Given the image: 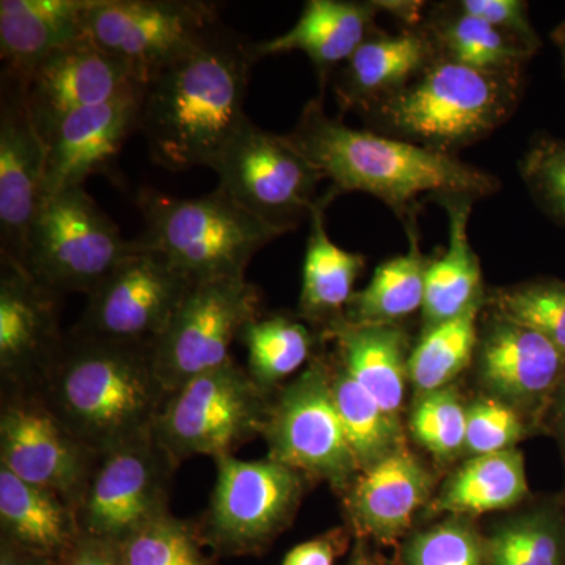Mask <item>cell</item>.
<instances>
[{
	"instance_id": "obj_1",
	"label": "cell",
	"mask_w": 565,
	"mask_h": 565,
	"mask_svg": "<svg viewBox=\"0 0 565 565\" xmlns=\"http://www.w3.org/2000/svg\"><path fill=\"white\" fill-rule=\"evenodd\" d=\"M256 57L253 43L221 24L143 85L139 131L152 162L184 172L210 167L243 125Z\"/></svg>"
},
{
	"instance_id": "obj_2",
	"label": "cell",
	"mask_w": 565,
	"mask_h": 565,
	"mask_svg": "<svg viewBox=\"0 0 565 565\" xmlns=\"http://www.w3.org/2000/svg\"><path fill=\"white\" fill-rule=\"evenodd\" d=\"M285 139L313 163L326 180L330 202L349 192H363L385 203L407 223L418 214V199L465 196L479 200L500 191L492 173L463 162L455 154L345 125L323 109L321 99L303 107L299 121Z\"/></svg>"
},
{
	"instance_id": "obj_3",
	"label": "cell",
	"mask_w": 565,
	"mask_h": 565,
	"mask_svg": "<svg viewBox=\"0 0 565 565\" xmlns=\"http://www.w3.org/2000/svg\"><path fill=\"white\" fill-rule=\"evenodd\" d=\"M40 390L71 433L98 455L150 434L169 394L156 373L152 343L74 333Z\"/></svg>"
},
{
	"instance_id": "obj_4",
	"label": "cell",
	"mask_w": 565,
	"mask_h": 565,
	"mask_svg": "<svg viewBox=\"0 0 565 565\" xmlns=\"http://www.w3.org/2000/svg\"><path fill=\"white\" fill-rule=\"evenodd\" d=\"M525 74H490L438 57L404 90L362 117L371 131L455 154L484 140L514 114Z\"/></svg>"
},
{
	"instance_id": "obj_5",
	"label": "cell",
	"mask_w": 565,
	"mask_h": 565,
	"mask_svg": "<svg viewBox=\"0 0 565 565\" xmlns=\"http://www.w3.org/2000/svg\"><path fill=\"white\" fill-rule=\"evenodd\" d=\"M136 203L145 222L137 243L161 253L192 282L245 277L253 256L285 234L218 189L199 199L140 189Z\"/></svg>"
},
{
	"instance_id": "obj_6",
	"label": "cell",
	"mask_w": 565,
	"mask_h": 565,
	"mask_svg": "<svg viewBox=\"0 0 565 565\" xmlns=\"http://www.w3.org/2000/svg\"><path fill=\"white\" fill-rule=\"evenodd\" d=\"M274 393L256 385L233 356L167 394L152 438L178 467L195 456H234L263 437Z\"/></svg>"
},
{
	"instance_id": "obj_7",
	"label": "cell",
	"mask_w": 565,
	"mask_h": 565,
	"mask_svg": "<svg viewBox=\"0 0 565 565\" xmlns=\"http://www.w3.org/2000/svg\"><path fill=\"white\" fill-rule=\"evenodd\" d=\"M214 490L196 520L200 539L212 555L262 556L296 520L310 479L266 457L214 459Z\"/></svg>"
},
{
	"instance_id": "obj_8",
	"label": "cell",
	"mask_w": 565,
	"mask_h": 565,
	"mask_svg": "<svg viewBox=\"0 0 565 565\" xmlns=\"http://www.w3.org/2000/svg\"><path fill=\"white\" fill-rule=\"evenodd\" d=\"M134 248L84 188H71L41 203L21 267L58 296H88Z\"/></svg>"
},
{
	"instance_id": "obj_9",
	"label": "cell",
	"mask_w": 565,
	"mask_h": 565,
	"mask_svg": "<svg viewBox=\"0 0 565 565\" xmlns=\"http://www.w3.org/2000/svg\"><path fill=\"white\" fill-rule=\"evenodd\" d=\"M327 345V344H326ZM326 345L313 362L273 396L263 438L267 457L343 497L360 475L334 404Z\"/></svg>"
},
{
	"instance_id": "obj_10",
	"label": "cell",
	"mask_w": 565,
	"mask_h": 565,
	"mask_svg": "<svg viewBox=\"0 0 565 565\" xmlns=\"http://www.w3.org/2000/svg\"><path fill=\"white\" fill-rule=\"evenodd\" d=\"M211 169L218 191L267 225L291 233L321 196L318 169L285 139L245 118Z\"/></svg>"
},
{
	"instance_id": "obj_11",
	"label": "cell",
	"mask_w": 565,
	"mask_h": 565,
	"mask_svg": "<svg viewBox=\"0 0 565 565\" xmlns=\"http://www.w3.org/2000/svg\"><path fill=\"white\" fill-rule=\"evenodd\" d=\"M221 24L206 0H93L85 32L145 85Z\"/></svg>"
},
{
	"instance_id": "obj_12",
	"label": "cell",
	"mask_w": 565,
	"mask_h": 565,
	"mask_svg": "<svg viewBox=\"0 0 565 565\" xmlns=\"http://www.w3.org/2000/svg\"><path fill=\"white\" fill-rule=\"evenodd\" d=\"M262 315V294L247 278L193 282L172 321L152 343L167 392L233 359L244 327Z\"/></svg>"
},
{
	"instance_id": "obj_13",
	"label": "cell",
	"mask_w": 565,
	"mask_h": 565,
	"mask_svg": "<svg viewBox=\"0 0 565 565\" xmlns=\"http://www.w3.org/2000/svg\"><path fill=\"white\" fill-rule=\"evenodd\" d=\"M177 468L151 433L99 455L77 505L81 534L121 545L170 512Z\"/></svg>"
},
{
	"instance_id": "obj_14",
	"label": "cell",
	"mask_w": 565,
	"mask_h": 565,
	"mask_svg": "<svg viewBox=\"0 0 565 565\" xmlns=\"http://www.w3.org/2000/svg\"><path fill=\"white\" fill-rule=\"evenodd\" d=\"M136 248L87 296L73 333L126 343H154L193 282L166 256Z\"/></svg>"
},
{
	"instance_id": "obj_15",
	"label": "cell",
	"mask_w": 565,
	"mask_h": 565,
	"mask_svg": "<svg viewBox=\"0 0 565 565\" xmlns=\"http://www.w3.org/2000/svg\"><path fill=\"white\" fill-rule=\"evenodd\" d=\"M98 457L71 433L41 390L3 392L0 467L61 494L77 511Z\"/></svg>"
},
{
	"instance_id": "obj_16",
	"label": "cell",
	"mask_w": 565,
	"mask_h": 565,
	"mask_svg": "<svg viewBox=\"0 0 565 565\" xmlns=\"http://www.w3.org/2000/svg\"><path fill=\"white\" fill-rule=\"evenodd\" d=\"M470 370L479 394L511 405L535 434L544 435L546 411L565 379V355L559 349L486 307Z\"/></svg>"
},
{
	"instance_id": "obj_17",
	"label": "cell",
	"mask_w": 565,
	"mask_h": 565,
	"mask_svg": "<svg viewBox=\"0 0 565 565\" xmlns=\"http://www.w3.org/2000/svg\"><path fill=\"white\" fill-rule=\"evenodd\" d=\"M58 294L41 286L21 266L0 270V375L3 392L40 390L65 345Z\"/></svg>"
},
{
	"instance_id": "obj_18",
	"label": "cell",
	"mask_w": 565,
	"mask_h": 565,
	"mask_svg": "<svg viewBox=\"0 0 565 565\" xmlns=\"http://www.w3.org/2000/svg\"><path fill=\"white\" fill-rule=\"evenodd\" d=\"M47 147L33 125L24 84L2 77L0 96V244L2 262L22 266L43 203Z\"/></svg>"
},
{
	"instance_id": "obj_19",
	"label": "cell",
	"mask_w": 565,
	"mask_h": 565,
	"mask_svg": "<svg viewBox=\"0 0 565 565\" xmlns=\"http://www.w3.org/2000/svg\"><path fill=\"white\" fill-rule=\"evenodd\" d=\"M437 478L408 446L356 476L341 497L353 537L399 546L433 503Z\"/></svg>"
},
{
	"instance_id": "obj_20",
	"label": "cell",
	"mask_w": 565,
	"mask_h": 565,
	"mask_svg": "<svg viewBox=\"0 0 565 565\" xmlns=\"http://www.w3.org/2000/svg\"><path fill=\"white\" fill-rule=\"evenodd\" d=\"M132 71L87 35L51 54L25 82L33 125L46 143L58 122L74 111L114 102L139 87Z\"/></svg>"
},
{
	"instance_id": "obj_21",
	"label": "cell",
	"mask_w": 565,
	"mask_h": 565,
	"mask_svg": "<svg viewBox=\"0 0 565 565\" xmlns=\"http://www.w3.org/2000/svg\"><path fill=\"white\" fill-rule=\"evenodd\" d=\"M143 85L114 102L74 111L46 139L43 202L71 188H84L93 174L114 170L122 145L139 131Z\"/></svg>"
},
{
	"instance_id": "obj_22",
	"label": "cell",
	"mask_w": 565,
	"mask_h": 565,
	"mask_svg": "<svg viewBox=\"0 0 565 565\" xmlns=\"http://www.w3.org/2000/svg\"><path fill=\"white\" fill-rule=\"evenodd\" d=\"M438 57L437 47L423 25L397 33L377 29L333 74L341 114H363L374 104L404 90Z\"/></svg>"
},
{
	"instance_id": "obj_23",
	"label": "cell",
	"mask_w": 565,
	"mask_h": 565,
	"mask_svg": "<svg viewBox=\"0 0 565 565\" xmlns=\"http://www.w3.org/2000/svg\"><path fill=\"white\" fill-rule=\"evenodd\" d=\"M382 13H388V0H308L288 32L253 43V52L256 61L282 52H305L323 88L360 44L377 31L375 20Z\"/></svg>"
},
{
	"instance_id": "obj_24",
	"label": "cell",
	"mask_w": 565,
	"mask_h": 565,
	"mask_svg": "<svg viewBox=\"0 0 565 565\" xmlns=\"http://www.w3.org/2000/svg\"><path fill=\"white\" fill-rule=\"evenodd\" d=\"M93 0H2V77L25 84L55 51L87 35Z\"/></svg>"
},
{
	"instance_id": "obj_25",
	"label": "cell",
	"mask_w": 565,
	"mask_h": 565,
	"mask_svg": "<svg viewBox=\"0 0 565 565\" xmlns=\"http://www.w3.org/2000/svg\"><path fill=\"white\" fill-rule=\"evenodd\" d=\"M322 334L353 381L388 414L401 418L405 388L411 384L407 330L401 323H351L343 318Z\"/></svg>"
},
{
	"instance_id": "obj_26",
	"label": "cell",
	"mask_w": 565,
	"mask_h": 565,
	"mask_svg": "<svg viewBox=\"0 0 565 565\" xmlns=\"http://www.w3.org/2000/svg\"><path fill=\"white\" fill-rule=\"evenodd\" d=\"M525 456L519 448L497 455L467 457L438 486L426 519L463 515L479 519L509 512L531 500Z\"/></svg>"
},
{
	"instance_id": "obj_27",
	"label": "cell",
	"mask_w": 565,
	"mask_h": 565,
	"mask_svg": "<svg viewBox=\"0 0 565 565\" xmlns=\"http://www.w3.org/2000/svg\"><path fill=\"white\" fill-rule=\"evenodd\" d=\"M79 537V520L68 501L0 467L2 541L58 563Z\"/></svg>"
},
{
	"instance_id": "obj_28",
	"label": "cell",
	"mask_w": 565,
	"mask_h": 565,
	"mask_svg": "<svg viewBox=\"0 0 565 565\" xmlns=\"http://www.w3.org/2000/svg\"><path fill=\"white\" fill-rule=\"evenodd\" d=\"M330 203L321 195L308 218L310 234L296 313L321 333L344 318L345 307L355 294L353 286L366 266L362 253L338 247L327 234L326 210Z\"/></svg>"
},
{
	"instance_id": "obj_29",
	"label": "cell",
	"mask_w": 565,
	"mask_h": 565,
	"mask_svg": "<svg viewBox=\"0 0 565 565\" xmlns=\"http://www.w3.org/2000/svg\"><path fill=\"white\" fill-rule=\"evenodd\" d=\"M438 203L448 212V248L444 255L430 259L427 267L423 327L449 321L487 302L481 263L468 237L475 200L449 196Z\"/></svg>"
},
{
	"instance_id": "obj_30",
	"label": "cell",
	"mask_w": 565,
	"mask_h": 565,
	"mask_svg": "<svg viewBox=\"0 0 565 565\" xmlns=\"http://www.w3.org/2000/svg\"><path fill=\"white\" fill-rule=\"evenodd\" d=\"M484 565H565V494H539L492 520Z\"/></svg>"
},
{
	"instance_id": "obj_31",
	"label": "cell",
	"mask_w": 565,
	"mask_h": 565,
	"mask_svg": "<svg viewBox=\"0 0 565 565\" xmlns=\"http://www.w3.org/2000/svg\"><path fill=\"white\" fill-rule=\"evenodd\" d=\"M438 55L490 74H525L533 52L508 33L444 2L426 9L422 22Z\"/></svg>"
},
{
	"instance_id": "obj_32",
	"label": "cell",
	"mask_w": 565,
	"mask_h": 565,
	"mask_svg": "<svg viewBox=\"0 0 565 565\" xmlns=\"http://www.w3.org/2000/svg\"><path fill=\"white\" fill-rule=\"evenodd\" d=\"M408 250L375 267L373 278L353 294L344 311L351 323H399L423 310L430 258L419 248L416 217L404 223Z\"/></svg>"
},
{
	"instance_id": "obj_33",
	"label": "cell",
	"mask_w": 565,
	"mask_h": 565,
	"mask_svg": "<svg viewBox=\"0 0 565 565\" xmlns=\"http://www.w3.org/2000/svg\"><path fill=\"white\" fill-rule=\"evenodd\" d=\"M247 349V371L266 392L305 370L326 345L323 334L297 315L263 313L244 327L239 337Z\"/></svg>"
},
{
	"instance_id": "obj_34",
	"label": "cell",
	"mask_w": 565,
	"mask_h": 565,
	"mask_svg": "<svg viewBox=\"0 0 565 565\" xmlns=\"http://www.w3.org/2000/svg\"><path fill=\"white\" fill-rule=\"evenodd\" d=\"M327 360L334 404L362 473L408 446L403 418L388 414L356 384L333 352H327Z\"/></svg>"
},
{
	"instance_id": "obj_35",
	"label": "cell",
	"mask_w": 565,
	"mask_h": 565,
	"mask_svg": "<svg viewBox=\"0 0 565 565\" xmlns=\"http://www.w3.org/2000/svg\"><path fill=\"white\" fill-rule=\"evenodd\" d=\"M486 303L449 321L423 327L408 359V381L416 396L456 384L470 370Z\"/></svg>"
},
{
	"instance_id": "obj_36",
	"label": "cell",
	"mask_w": 565,
	"mask_h": 565,
	"mask_svg": "<svg viewBox=\"0 0 565 565\" xmlns=\"http://www.w3.org/2000/svg\"><path fill=\"white\" fill-rule=\"evenodd\" d=\"M486 307L542 334L565 355V280L539 277L492 289Z\"/></svg>"
},
{
	"instance_id": "obj_37",
	"label": "cell",
	"mask_w": 565,
	"mask_h": 565,
	"mask_svg": "<svg viewBox=\"0 0 565 565\" xmlns=\"http://www.w3.org/2000/svg\"><path fill=\"white\" fill-rule=\"evenodd\" d=\"M397 564L484 565V527L463 515L416 526L397 546Z\"/></svg>"
},
{
	"instance_id": "obj_38",
	"label": "cell",
	"mask_w": 565,
	"mask_h": 565,
	"mask_svg": "<svg viewBox=\"0 0 565 565\" xmlns=\"http://www.w3.org/2000/svg\"><path fill=\"white\" fill-rule=\"evenodd\" d=\"M408 433L438 463L465 457L467 401L456 385L419 394L408 415Z\"/></svg>"
},
{
	"instance_id": "obj_39",
	"label": "cell",
	"mask_w": 565,
	"mask_h": 565,
	"mask_svg": "<svg viewBox=\"0 0 565 565\" xmlns=\"http://www.w3.org/2000/svg\"><path fill=\"white\" fill-rule=\"evenodd\" d=\"M126 565H218L200 539L195 522L167 512L120 545Z\"/></svg>"
},
{
	"instance_id": "obj_40",
	"label": "cell",
	"mask_w": 565,
	"mask_h": 565,
	"mask_svg": "<svg viewBox=\"0 0 565 565\" xmlns=\"http://www.w3.org/2000/svg\"><path fill=\"white\" fill-rule=\"evenodd\" d=\"M531 435L537 434L525 416L503 401L479 393L468 401L465 457L511 451Z\"/></svg>"
},
{
	"instance_id": "obj_41",
	"label": "cell",
	"mask_w": 565,
	"mask_h": 565,
	"mask_svg": "<svg viewBox=\"0 0 565 565\" xmlns=\"http://www.w3.org/2000/svg\"><path fill=\"white\" fill-rule=\"evenodd\" d=\"M520 174L535 204L565 226V140L535 137L520 161Z\"/></svg>"
},
{
	"instance_id": "obj_42",
	"label": "cell",
	"mask_w": 565,
	"mask_h": 565,
	"mask_svg": "<svg viewBox=\"0 0 565 565\" xmlns=\"http://www.w3.org/2000/svg\"><path fill=\"white\" fill-rule=\"evenodd\" d=\"M452 9L493 25L498 31L520 41L533 54L542 47V40L530 20V9L523 0H456Z\"/></svg>"
},
{
	"instance_id": "obj_43",
	"label": "cell",
	"mask_w": 565,
	"mask_h": 565,
	"mask_svg": "<svg viewBox=\"0 0 565 565\" xmlns=\"http://www.w3.org/2000/svg\"><path fill=\"white\" fill-rule=\"evenodd\" d=\"M353 541L355 537L348 525L332 527L294 546L281 565H337L340 557L351 553Z\"/></svg>"
},
{
	"instance_id": "obj_44",
	"label": "cell",
	"mask_w": 565,
	"mask_h": 565,
	"mask_svg": "<svg viewBox=\"0 0 565 565\" xmlns=\"http://www.w3.org/2000/svg\"><path fill=\"white\" fill-rule=\"evenodd\" d=\"M58 565H126L120 545L81 534Z\"/></svg>"
},
{
	"instance_id": "obj_45",
	"label": "cell",
	"mask_w": 565,
	"mask_h": 565,
	"mask_svg": "<svg viewBox=\"0 0 565 565\" xmlns=\"http://www.w3.org/2000/svg\"><path fill=\"white\" fill-rule=\"evenodd\" d=\"M542 433L550 435L556 441L565 471V379L550 403ZM563 493L565 494V487Z\"/></svg>"
},
{
	"instance_id": "obj_46",
	"label": "cell",
	"mask_w": 565,
	"mask_h": 565,
	"mask_svg": "<svg viewBox=\"0 0 565 565\" xmlns=\"http://www.w3.org/2000/svg\"><path fill=\"white\" fill-rule=\"evenodd\" d=\"M0 565H58V563L0 539Z\"/></svg>"
},
{
	"instance_id": "obj_47",
	"label": "cell",
	"mask_w": 565,
	"mask_h": 565,
	"mask_svg": "<svg viewBox=\"0 0 565 565\" xmlns=\"http://www.w3.org/2000/svg\"><path fill=\"white\" fill-rule=\"evenodd\" d=\"M345 565H388V563L379 546L364 539H355Z\"/></svg>"
},
{
	"instance_id": "obj_48",
	"label": "cell",
	"mask_w": 565,
	"mask_h": 565,
	"mask_svg": "<svg viewBox=\"0 0 565 565\" xmlns=\"http://www.w3.org/2000/svg\"><path fill=\"white\" fill-rule=\"evenodd\" d=\"M553 43L556 44L557 50L561 52V61H563V70L565 76V20L552 32Z\"/></svg>"
}]
</instances>
